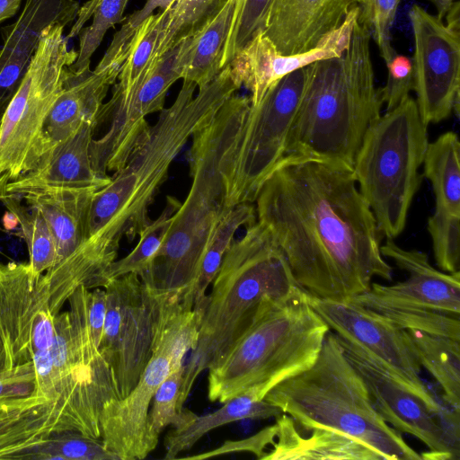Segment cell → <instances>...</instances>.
I'll list each match as a JSON object with an SVG mask.
<instances>
[{"label":"cell","mask_w":460,"mask_h":460,"mask_svg":"<svg viewBox=\"0 0 460 460\" xmlns=\"http://www.w3.org/2000/svg\"><path fill=\"white\" fill-rule=\"evenodd\" d=\"M255 202L257 221L309 295L347 300L369 290L374 278L392 280L393 268L380 250L383 236L352 167L283 157Z\"/></svg>","instance_id":"cell-1"},{"label":"cell","mask_w":460,"mask_h":460,"mask_svg":"<svg viewBox=\"0 0 460 460\" xmlns=\"http://www.w3.org/2000/svg\"><path fill=\"white\" fill-rule=\"evenodd\" d=\"M183 80L173 102L137 140L124 165L93 194L88 215L87 239L118 254L120 241L134 240L151 222L149 207L166 180L169 167L192 135L205 127L222 104L240 88L229 65L208 85Z\"/></svg>","instance_id":"cell-2"},{"label":"cell","mask_w":460,"mask_h":460,"mask_svg":"<svg viewBox=\"0 0 460 460\" xmlns=\"http://www.w3.org/2000/svg\"><path fill=\"white\" fill-rule=\"evenodd\" d=\"M250 96L234 93L213 119L192 135L187 157L192 183L172 215L164 241L149 267L139 276L152 291L181 300L193 288L204 254L228 204L223 170L234 159Z\"/></svg>","instance_id":"cell-3"},{"label":"cell","mask_w":460,"mask_h":460,"mask_svg":"<svg viewBox=\"0 0 460 460\" xmlns=\"http://www.w3.org/2000/svg\"><path fill=\"white\" fill-rule=\"evenodd\" d=\"M367 29L354 23L349 46L337 58L305 67V83L284 157L352 167L369 126L381 115Z\"/></svg>","instance_id":"cell-4"},{"label":"cell","mask_w":460,"mask_h":460,"mask_svg":"<svg viewBox=\"0 0 460 460\" xmlns=\"http://www.w3.org/2000/svg\"><path fill=\"white\" fill-rule=\"evenodd\" d=\"M329 327L299 286L265 297L247 329L208 369V397L221 403L250 392L257 400L316 360Z\"/></svg>","instance_id":"cell-5"},{"label":"cell","mask_w":460,"mask_h":460,"mask_svg":"<svg viewBox=\"0 0 460 460\" xmlns=\"http://www.w3.org/2000/svg\"><path fill=\"white\" fill-rule=\"evenodd\" d=\"M207 295L199 340L183 364L179 405L208 369L251 324L265 297L288 296L297 283L270 230L256 220L234 240Z\"/></svg>","instance_id":"cell-6"},{"label":"cell","mask_w":460,"mask_h":460,"mask_svg":"<svg viewBox=\"0 0 460 460\" xmlns=\"http://www.w3.org/2000/svg\"><path fill=\"white\" fill-rule=\"evenodd\" d=\"M288 415L298 430L323 429L369 447L382 460H422L376 411L368 390L329 331L314 364L264 396Z\"/></svg>","instance_id":"cell-7"},{"label":"cell","mask_w":460,"mask_h":460,"mask_svg":"<svg viewBox=\"0 0 460 460\" xmlns=\"http://www.w3.org/2000/svg\"><path fill=\"white\" fill-rule=\"evenodd\" d=\"M427 127L410 95L369 126L356 154L352 170L358 187L386 239L405 228L421 181Z\"/></svg>","instance_id":"cell-8"},{"label":"cell","mask_w":460,"mask_h":460,"mask_svg":"<svg viewBox=\"0 0 460 460\" xmlns=\"http://www.w3.org/2000/svg\"><path fill=\"white\" fill-rule=\"evenodd\" d=\"M66 25L47 27L0 120V186L31 170L43 155L46 118L63 88L77 51L68 48Z\"/></svg>","instance_id":"cell-9"},{"label":"cell","mask_w":460,"mask_h":460,"mask_svg":"<svg viewBox=\"0 0 460 460\" xmlns=\"http://www.w3.org/2000/svg\"><path fill=\"white\" fill-rule=\"evenodd\" d=\"M304 83L305 68L298 69L278 81L257 105L251 103L233 168L225 177L231 207L253 203L264 181L285 156Z\"/></svg>","instance_id":"cell-10"},{"label":"cell","mask_w":460,"mask_h":460,"mask_svg":"<svg viewBox=\"0 0 460 460\" xmlns=\"http://www.w3.org/2000/svg\"><path fill=\"white\" fill-rule=\"evenodd\" d=\"M337 338L346 358L361 376L382 419L428 447L420 454L422 460L460 458V420H447L433 411L404 380L373 354Z\"/></svg>","instance_id":"cell-11"},{"label":"cell","mask_w":460,"mask_h":460,"mask_svg":"<svg viewBox=\"0 0 460 460\" xmlns=\"http://www.w3.org/2000/svg\"><path fill=\"white\" fill-rule=\"evenodd\" d=\"M103 288L107 309L100 351L120 399L134 388L151 358L156 299L136 273L111 279Z\"/></svg>","instance_id":"cell-12"},{"label":"cell","mask_w":460,"mask_h":460,"mask_svg":"<svg viewBox=\"0 0 460 460\" xmlns=\"http://www.w3.org/2000/svg\"><path fill=\"white\" fill-rule=\"evenodd\" d=\"M460 7L456 1L447 24L419 4L409 13L414 40L413 91L423 122L438 123L458 112L460 79Z\"/></svg>","instance_id":"cell-13"},{"label":"cell","mask_w":460,"mask_h":460,"mask_svg":"<svg viewBox=\"0 0 460 460\" xmlns=\"http://www.w3.org/2000/svg\"><path fill=\"white\" fill-rule=\"evenodd\" d=\"M182 40L155 58L128 92L112 94L102 104L97 126L109 120V128L102 137L93 138L90 145L92 164L99 175L108 177V171L115 172L124 165L149 126L146 117L164 108L170 87L181 79Z\"/></svg>","instance_id":"cell-14"},{"label":"cell","mask_w":460,"mask_h":460,"mask_svg":"<svg viewBox=\"0 0 460 460\" xmlns=\"http://www.w3.org/2000/svg\"><path fill=\"white\" fill-rule=\"evenodd\" d=\"M309 303L331 332L373 354L404 380L433 411L445 419L456 415L457 410L438 401L420 378L421 367L406 330L351 299L332 300L309 295Z\"/></svg>","instance_id":"cell-15"},{"label":"cell","mask_w":460,"mask_h":460,"mask_svg":"<svg viewBox=\"0 0 460 460\" xmlns=\"http://www.w3.org/2000/svg\"><path fill=\"white\" fill-rule=\"evenodd\" d=\"M380 250L408 278L393 285L372 282L369 290L349 299L367 308L424 309L460 316V271L437 270L425 252L402 248L391 239Z\"/></svg>","instance_id":"cell-16"},{"label":"cell","mask_w":460,"mask_h":460,"mask_svg":"<svg viewBox=\"0 0 460 460\" xmlns=\"http://www.w3.org/2000/svg\"><path fill=\"white\" fill-rule=\"evenodd\" d=\"M29 262L0 264V341L4 368L32 361L34 353L51 349L55 330L51 314L40 312L31 294Z\"/></svg>","instance_id":"cell-17"},{"label":"cell","mask_w":460,"mask_h":460,"mask_svg":"<svg viewBox=\"0 0 460 460\" xmlns=\"http://www.w3.org/2000/svg\"><path fill=\"white\" fill-rule=\"evenodd\" d=\"M358 5L353 7L341 24L324 35L305 52L292 55L279 53L274 43L262 32L256 34L229 62L234 83L250 91L252 105H257L265 93L287 75L322 59L341 57L349 48Z\"/></svg>","instance_id":"cell-18"},{"label":"cell","mask_w":460,"mask_h":460,"mask_svg":"<svg viewBox=\"0 0 460 460\" xmlns=\"http://www.w3.org/2000/svg\"><path fill=\"white\" fill-rule=\"evenodd\" d=\"M170 373L169 358L153 349L130 393L104 404L100 416L101 439L119 460H141L155 449L159 438L150 429L148 411L157 387Z\"/></svg>","instance_id":"cell-19"},{"label":"cell","mask_w":460,"mask_h":460,"mask_svg":"<svg viewBox=\"0 0 460 460\" xmlns=\"http://www.w3.org/2000/svg\"><path fill=\"white\" fill-rule=\"evenodd\" d=\"M79 7L77 0H25L15 22L1 28L0 119L21 84L43 31L55 23L70 25Z\"/></svg>","instance_id":"cell-20"},{"label":"cell","mask_w":460,"mask_h":460,"mask_svg":"<svg viewBox=\"0 0 460 460\" xmlns=\"http://www.w3.org/2000/svg\"><path fill=\"white\" fill-rule=\"evenodd\" d=\"M96 124L84 122L66 139L50 147L30 171L5 184L8 194L24 195L57 189H101L111 176L99 175L93 167L90 145Z\"/></svg>","instance_id":"cell-21"},{"label":"cell","mask_w":460,"mask_h":460,"mask_svg":"<svg viewBox=\"0 0 460 460\" xmlns=\"http://www.w3.org/2000/svg\"><path fill=\"white\" fill-rule=\"evenodd\" d=\"M359 0H272L263 34L283 55L305 52L338 28Z\"/></svg>","instance_id":"cell-22"},{"label":"cell","mask_w":460,"mask_h":460,"mask_svg":"<svg viewBox=\"0 0 460 460\" xmlns=\"http://www.w3.org/2000/svg\"><path fill=\"white\" fill-rule=\"evenodd\" d=\"M122 65L102 69L87 66L75 71L67 68L61 93L46 118L43 129V155L54 145L74 134L86 121L96 124L103 100L118 79Z\"/></svg>","instance_id":"cell-23"},{"label":"cell","mask_w":460,"mask_h":460,"mask_svg":"<svg viewBox=\"0 0 460 460\" xmlns=\"http://www.w3.org/2000/svg\"><path fill=\"white\" fill-rule=\"evenodd\" d=\"M276 425L273 448L261 460H382L369 447L341 433L313 429L304 437L285 413L276 418Z\"/></svg>","instance_id":"cell-24"},{"label":"cell","mask_w":460,"mask_h":460,"mask_svg":"<svg viewBox=\"0 0 460 460\" xmlns=\"http://www.w3.org/2000/svg\"><path fill=\"white\" fill-rule=\"evenodd\" d=\"M99 189H57L20 195L45 217L57 250L56 262L67 257L87 239L88 215Z\"/></svg>","instance_id":"cell-25"},{"label":"cell","mask_w":460,"mask_h":460,"mask_svg":"<svg viewBox=\"0 0 460 460\" xmlns=\"http://www.w3.org/2000/svg\"><path fill=\"white\" fill-rule=\"evenodd\" d=\"M234 9V0H228L202 27L182 40L181 79L194 83L199 90L211 83L223 69L222 55Z\"/></svg>","instance_id":"cell-26"},{"label":"cell","mask_w":460,"mask_h":460,"mask_svg":"<svg viewBox=\"0 0 460 460\" xmlns=\"http://www.w3.org/2000/svg\"><path fill=\"white\" fill-rule=\"evenodd\" d=\"M282 411L265 400H257L250 392L224 402L218 410L197 416L191 422L180 429H172L164 438V459H175L191 448L205 434L218 427L242 420H265L277 418Z\"/></svg>","instance_id":"cell-27"},{"label":"cell","mask_w":460,"mask_h":460,"mask_svg":"<svg viewBox=\"0 0 460 460\" xmlns=\"http://www.w3.org/2000/svg\"><path fill=\"white\" fill-rule=\"evenodd\" d=\"M152 292L156 299L152 350L165 354L174 372L183 367L186 354L196 348L201 317L183 306L177 296Z\"/></svg>","instance_id":"cell-28"},{"label":"cell","mask_w":460,"mask_h":460,"mask_svg":"<svg viewBox=\"0 0 460 460\" xmlns=\"http://www.w3.org/2000/svg\"><path fill=\"white\" fill-rule=\"evenodd\" d=\"M424 176L435 196V211L460 217V144L453 131L429 142L423 160Z\"/></svg>","instance_id":"cell-29"},{"label":"cell","mask_w":460,"mask_h":460,"mask_svg":"<svg viewBox=\"0 0 460 460\" xmlns=\"http://www.w3.org/2000/svg\"><path fill=\"white\" fill-rule=\"evenodd\" d=\"M418 361L442 389V401L460 411V340L406 330Z\"/></svg>","instance_id":"cell-30"},{"label":"cell","mask_w":460,"mask_h":460,"mask_svg":"<svg viewBox=\"0 0 460 460\" xmlns=\"http://www.w3.org/2000/svg\"><path fill=\"white\" fill-rule=\"evenodd\" d=\"M256 210L252 203L234 206L220 222L202 259L197 279L191 290L181 302L186 308L195 310L202 317L206 304V291L213 282L223 258L241 226L256 222Z\"/></svg>","instance_id":"cell-31"},{"label":"cell","mask_w":460,"mask_h":460,"mask_svg":"<svg viewBox=\"0 0 460 460\" xmlns=\"http://www.w3.org/2000/svg\"><path fill=\"white\" fill-rule=\"evenodd\" d=\"M128 0H88L80 5L77 16L66 40L78 36L77 58L71 68L75 71L90 66L93 53L101 45L106 32L123 21Z\"/></svg>","instance_id":"cell-32"},{"label":"cell","mask_w":460,"mask_h":460,"mask_svg":"<svg viewBox=\"0 0 460 460\" xmlns=\"http://www.w3.org/2000/svg\"><path fill=\"white\" fill-rule=\"evenodd\" d=\"M22 197L0 190V201L21 226L22 236L29 252V265L33 276L40 275L55 264L57 250L50 228L40 211L24 206Z\"/></svg>","instance_id":"cell-33"},{"label":"cell","mask_w":460,"mask_h":460,"mask_svg":"<svg viewBox=\"0 0 460 460\" xmlns=\"http://www.w3.org/2000/svg\"><path fill=\"white\" fill-rule=\"evenodd\" d=\"M181 202L168 197V203L162 214L151 222L139 234V241L125 257L113 261L98 277L96 288H103L110 280L136 273L140 276L150 265L160 250L169 227L172 215Z\"/></svg>","instance_id":"cell-34"},{"label":"cell","mask_w":460,"mask_h":460,"mask_svg":"<svg viewBox=\"0 0 460 460\" xmlns=\"http://www.w3.org/2000/svg\"><path fill=\"white\" fill-rule=\"evenodd\" d=\"M22 460H119L101 438L75 430L53 432L32 447L17 454Z\"/></svg>","instance_id":"cell-35"},{"label":"cell","mask_w":460,"mask_h":460,"mask_svg":"<svg viewBox=\"0 0 460 460\" xmlns=\"http://www.w3.org/2000/svg\"><path fill=\"white\" fill-rule=\"evenodd\" d=\"M168 9L153 13L136 29L112 94H123L128 92L154 62L155 49L167 18Z\"/></svg>","instance_id":"cell-36"},{"label":"cell","mask_w":460,"mask_h":460,"mask_svg":"<svg viewBox=\"0 0 460 460\" xmlns=\"http://www.w3.org/2000/svg\"><path fill=\"white\" fill-rule=\"evenodd\" d=\"M228 0H176L168 9L154 60L202 27Z\"/></svg>","instance_id":"cell-37"},{"label":"cell","mask_w":460,"mask_h":460,"mask_svg":"<svg viewBox=\"0 0 460 460\" xmlns=\"http://www.w3.org/2000/svg\"><path fill=\"white\" fill-rule=\"evenodd\" d=\"M181 376L182 368L171 372L153 395L148 411V422L152 433L158 438L166 427L182 428L198 416L179 405Z\"/></svg>","instance_id":"cell-38"},{"label":"cell","mask_w":460,"mask_h":460,"mask_svg":"<svg viewBox=\"0 0 460 460\" xmlns=\"http://www.w3.org/2000/svg\"><path fill=\"white\" fill-rule=\"evenodd\" d=\"M231 27L224 47L221 66L224 68L259 32H263L272 0H234Z\"/></svg>","instance_id":"cell-39"},{"label":"cell","mask_w":460,"mask_h":460,"mask_svg":"<svg viewBox=\"0 0 460 460\" xmlns=\"http://www.w3.org/2000/svg\"><path fill=\"white\" fill-rule=\"evenodd\" d=\"M368 309L402 330H418L460 340L459 316L424 309H402L384 306Z\"/></svg>","instance_id":"cell-40"},{"label":"cell","mask_w":460,"mask_h":460,"mask_svg":"<svg viewBox=\"0 0 460 460\" xmlns=\"http://www.w3.org/2000/svg\"><path fill=\"white\" fill-rule=\"evenodd\" d=\"M401 1L359 0L358 4V22L369 31L385 64L396 53L391 44V28Z\"/></svg>","instance_id":"cell-41"},{"label":"cell","mask_w":460,"mask_h":460,"mask_svg":"<svg viewBox=\"0 0 460 460\" xmlns=\"http://www.w3.org/2000/svg\"><path fill=\"white\" fill-rule=\"evenodd\" d=\"M427 228L437 266L447 273L460 271V217L433 213Z\"/></svg>","instance_id":"cell-42"},{"label":"cell","mask_w":460,"mask_h":460,"mask_svg":"<svg viewBox=\"0 0 460 460\" xmlns=\"http://www.w3.org/2000/svg\"><path fill=\"white\" fill-rule=\"evenodd\" d=\"M175 1L146 0L141 9L124 18L121 28L114 34L110 46L95 69H102L114 64L122 65L127 56L128 45L139 24L152 15L155 9L160 8V11H164L171 8Z\"/></svg>","instance_id":"cell-43"},{"label":"cell","mask_w":460,"mask_h":460,"mask_svg":"<svg viewBox=\"0 0 460 460\" xmlns=\"http://www.w3.org/2000/svg\"><path fill=\"white\" fill-rule=\"evenodd\" d=\"M385 65L387 78L379 91L381 101L387 111L410 96L414 87V75L411 58L397 52Z\"/></svg>","instance_id":"cell-44"},{"label":"cell","mask_w":460,"mask_h":460,"mask_svg":"<svg viewBox=\"0 0 460 460\" xmlns=\"http://www.w3.org/2000/svg\"><path fill=\"white\" fill-rule=\"evenodd\" d=\"M277 425L268 426L251 437L239 440H226L219 447L199 455L185 457V459H205L220 456L226 454L248 452L261 459L266 455V448L273 445L277 436Z\"/></svg>","instance_id":"cell-45"},{"label":"cell","mask_w":460,"mask_h":460,"mask_svg":"<svg viewBox=\"0 0 460 460\" xmlns=\"http://www.w3.org/2000/svg\"><path fill=\"white\" fill-rule=\"evenodd\" d=\"M35 373L32 361L0 371V402L30 395L34 389Z\"/></svg>","instance_id":"cell-46"},{"label":"cell","mask_w":460,"mask_h":460,"mask_svg":"<svg viewBox=\"0 0 460 460\" xmlns=\"http://www.w3.org/2000/svg\"><path fill=\"white\" fill-rule=\"evenodd\" d=\"M428 1L430 2L436 8V11H437L436 16L440 20H443L446 17V15L450 11V9L452 8V6L455 3V0H428Z\"/></svg>","instance_id":"cell-47"},{"label":"cell","mask_w":460,"mask_h":460,"mask_svg":"<svg viewBox=\"0 0 460 460\" xmlns=\"http://www.w3.org/2000/svg\"><path fill=\"white\" fill-rule=\"evenodd\" d=\"M26 397L24 396V397H20V398H13V399H9V400L1 402H0V414L4 412L11 407L20 404L21 402H22L25 400L24 398H26Z\"/></svg>","instance_id":"cell-48"},{"label":"cell","mask_w":460,"mask_h":460,"mask_svg":"<svg viewBox=\"0 0 460 460\" xmlns=\"http://www.w3.org/2000/svg\"><path fill=\"white\" fill-rule=\"evenodd\" d=\"M3 369H4V358H3L2 353L0 352V371Z\"/></svg>","instance_id":"cell-49"},{"label":"cell","mask_w":460,"mask_h":460,"mask_svg":"<svg viewBox=\"0 0 460 460\" xmlns=\"http://www.w3.org/2000/svg\"><path fill=\"white\" fill-rule=\"evenodd\" d=\"M3 189H4V187H3V186H0V190H2Z\"/></svg>","instance_id":"cell-50"},{"label":"cell","mask_w":460,"mask_h":460,"mask_svg":"<svg viewBox=\"0 0 460 460\" xmlns=\"http://www.w3.org/2000/svg\"><path fill=\"white\" fill-rule=\"evenodd\" d=\"M0 352H1V341H0Z\"/></svg>","instance_id":"cell-51"},{"label":"cell","mask_w":460,"mask_h":460,"mask_svg":"<svg viewBox=\"0 0 460 460\" xmlns=\"http://www.w3.org/2000/svg\"><path fill=\"white\" fill-rule=\"evenodd\" d=\"M0 120H1V119H0Z\"/></svg>","instance_id":"cell-52"}]
</instances>
